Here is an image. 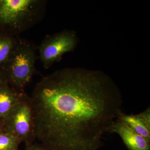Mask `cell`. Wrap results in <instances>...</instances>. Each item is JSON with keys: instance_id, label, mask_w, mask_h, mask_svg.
Returning a JSON list of instances; mask_svg holds the SVG:
<instances>
[{"instance_id": "obj_1", "label": "cell", "mask_w": 150, "mask_h": 150, "mask_svg": "<svg viewBox=\"0 0 150 150\" xmlns=\"http://www.w3.org/2000/svg\"><path fill=\"white\" fill-rule=\"evenodd\" d=\"M35 139L54 150H97L122 112L115 82L105 73L67 68L43 76L30 97Z\"/></svg>"}, {"instance_id": "obj_2", "label": "cell", "mask_w": 150, "mask_h": 150, "mask_svg": "<svg viewBox=\"0 0 150 150\" xmlns=\"http://www.w3.org/2000/svg\"><path fill=\"white\" fill-rule=\"evenodd\" d=\"M46 0H0V35L15 37L39 23Z\"/></svg>"}, {"instance_id": "obj_3", "label": "cell", "mask_w": 150, "mask_h": 150, "mask_svg": "<svg viewBox=\"0 0 150 150\" xmlns=\"http://www.w3.org/2000/svg\"><path fill=\"white\" fill-rule=\"evenodd\" d=\"M37 51L34 42L17 36L12 51L0 66V79L17 90L25 91L33 76L39 73L35 67Z\"/></svg>"}, {"instance_id": "obj_4", "label": "cell", "mask_w": 150, "mask_h": 150, "mask_svg": "<svg viewBox=\"0 0 150 150\" xmlns=\"http://www.w3.org/2000/svg\"><path fill=\"white\" fill-rule=\"evenodd\" d=\"M4 132L13 135L25 145L35 141L33 111L30 97L25 93L2 122Z\"/></svg>"}, {"instance_id": "obj_5", "label": "cell", "mask_w": 150, "mask_h": 150, "mask_svg": "<svg viewBox=\"0 0 150 150\" xmlns=\"http://www.w3.org/2000/svg\"><path fill=\"white\" fill-rule=\"evenodd\" d=\"M77 43V36L74 30H65L46 35L38 46V57L43 67L51 68L62 59L64 54L74 51Z\"/></svg>"}, {"instance_id": "obj_6", "label": "cell", "mask_w": 150, "mask_h": 150, "mask_svg": "<svg viewBox=\"0 0 150 150\" xmlns=\"http://www.w3.org/2000/svg\"><path fill=\"white\" fill-rule=\"evenodd\" d=\"M109 132L119 135L129 150H150V140L137 134L118 118Z\"/></svg>"}, {"instance_id": "obj_7", "label": "cell", "mask_w": 150, "mask_h": 150, "mask_svg": "<svg viewBox=\"0 0 150 150\" xmlns=\"http://www.w3.org/2000/svg\"><path fill=\"white\" fill-rule=\"evenodd\" d=\"M25 92L17 90L0 79V123L9 111L21 99Z\"/></svg>"}, {"instance_id": "obj_8", "label": "cell", "mask_w": 150, "mask_h": 150, "mask_svg": "<svg viewBox=\"0 0 150 150\" xmlns=\"http://www.w3.org/2000/svg\"><path fill=\"white\" fill-rule=\"evenodd\" d=\"M118 118L137 134L150 140V128L138 114L127 115L121 112Z\"/></svg>"}, {"instance_id": "obj_9", "label": "cell", "mask_w": 150, "mask_h": 150, "mask_svg": "<svg viewBox=\"0 0 150 150\" xmlns=\"http://www.w3.org/2000/svg\"><path fill=\"white\" fill-rule=\"evenodd\" d=\"M17 40V36L9 37L0 35V66L8 57L16 44Z\"/></svg>"}, {"instance_id": "obj_10", "label": "cell", "mask_w": 150, "mask_h": 150, "mask_svg": "<svg viewBox=\"0 0 150 150\" xmlns=\"http://www.w3.org/2000/svg\"><path fill=\"white\" fill-rule=\"evenodd\" d=\"M22 142L19 139L6 132L0 134V150H18Z\"/></svg>"}, {"instance_id": "obj_11", "label": "cell", "mask_w": 150, "mask_h": 150, "mask_svg": "<svg viewBox=\"0 0 150 150\" xmlns=\"http://www.w3.org/2000/svg\"><path fill=\"white\" fill-rule=\"evenodd\" d=\"M26 145L25 150H54L47 147L42 144L31 143Z\"/></svg>"}, {"instance_id": "obj_12", "label": "cell", "mask_w": 150, "mask_h": 150, "mask_svg": "<svg viewBox=\"0 0 150 150\" xmlns=\"http://www.w3.org/2000/svg\"><path fill=\"white\" fill-rule=\"evenodd\" d=\"M147 126L150 128V109L148 108L144 111L138 114Z\"/></svg>"}, {"instance_id": "obj_13", "label": "cell", "mask_w": 150, "mask_h": 150, "mask_svg": "<svg viewBox=\"0 0 150 150\" xmlns=\"http://www.w3.org/2000/svg\"><path fill=\"white\" fill-rule=\"evenodd\" d=\"M4 132V129H3L2 125L1 123H0V134Z\"/></svg>"}]
</instances>
